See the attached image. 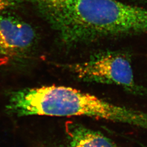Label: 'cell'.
<instances>
[{
    "mask_svg": "<svg viewBox=\"0 0 147 147\" xmlns=\"http://www.w3.org/2000/svg\"><path fill=\"white\" fill-rule=\"evenodd\" d=\"M7 108L19 117L86 116L147 130V112L115 105L67 86L52 85L13 92Z\"/></svg>",
    "mask_w": 147,
    "mask_h": 147,
    "instance_id": "obj_2",
    "label": "cell"
},
{
    "mask_svg": "<svg viewBox=\"0 0 147 147\" xmlns=\"http://www.w3.org/2000/svg\"><path fill=\"white\" fill-rule=\"evenodd\" d=\"M24 0H0V14L24 2Z\"/></svg>",
    "mask_w": 147,
    "mask_h": 147,
    "instance_id": "obj_6",
    "label": "cell"
},
{
    "mask_svg": "<svg viewBox=\"0 0 147 147\" xmlns=\"http://www.w3.org/2000/svg\"><path fill=\"white\" fill-rule=\"evenodd\" d=\"M65 132L71 147H117L102 133L74 121L65 123Z\"/></svg>",
    "mask_w": 147,
    "mask_h": 147,
    "instance_id": "obj_5",
    "label": "cell"
},
{
    "mask_svg": "<svg viewBox=\"0 0 147 147\" xmlns=\"http://www.w3.org/2000/svg\"><path fill=\"white\" fill-rule=\"evenodd\" d=\"M65 46L147 34V8L118 0H24Z\"/></svg>",
    "mask_w": 147,
    "mask_h": 147,
    "instance_id": "obj_1",
    "label": "cell"
},
{
    "mask_svg": "<svg viewBox=\"0 0 147 147\" xmlns=\"http://www.w3.org/2000/svg\"><path fill=\"white\" fill-rule=\"evenodd\" d=\"M45 147H66L64 146L63 145H56V144H54V145H50Z\"/></svg>",
    "mask_w": 147,
    "mask_h": 147,
    "instance_id": "obj_7",
    "label": "cell"
},
{
    "mask_svg": "<svg viewBox=\"0 0 147 147\" xmlns=\"http://www.w3.org/2000/svg\"><path fill=\"white\" fill-rule=\"evenodd\" d=\"M38 41L31 25L7 11L0 14V55L8 58L22 57L30 53Z\"/></svg>",
    "mask_w": 147,
    "mask_h": 147,
    "instance_id": "obj_4",
    "label": "cell"
},
{
    "mask_svg": "<svg viewBox=\"0 0 147 147\" xmlns=\"http://www.w3.org/2000/svg\"><path fill=\"white\" fill-rule=\"evenodd\" d=\"M65 67L82 82L116 85L134 94L147 95V89L136 82L131 58L126 53L101 52L84 62L69 64Z\"/></svg>",
    "mask_w": 147,
    "mask_h": 147,
    "instance_id": "obj_3",
    "label": "cell"
}]
</instances>
